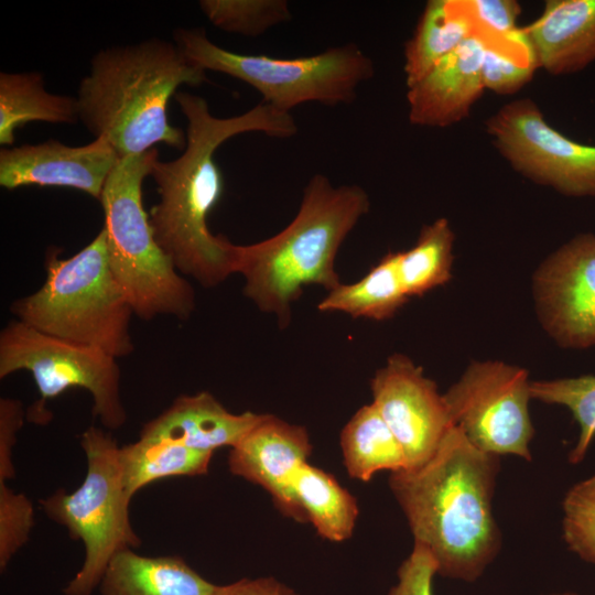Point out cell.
I'll return each instance as SVG.
<instances>
[{
    "label": "cell",
    "mask_w": 595,
    "mask_h": 595,
    "mask_svg": "<svg viewBox=\"0 0 595 595\" xmlns=\"http://www.w3.org/2000/svg\"><path fill=\"white\" fill-rule=\"evenodd\" d=\"M262 416L251 411L232 413L206 391L183 394L143 425L140 439L167 440L214 453L223 446L234 447Z\"/></svg>",
    "instance_id": "17"
},
{
    "label": "cell",
    "mask_w": 595,
    "mask_h": 595,
    "mask_svg": "<svg viewBox=\"0 0 595 595\" xmlns=\"http://www.w3.org/2000/svg\"><path fill=\"white\" fill-rule=\"evenodd\" d=\"M46 278L34 293L11 305L15 320L52 336L100 348L116 358L133 351V310L109 264L107 236H97L74 256L57 249L45 260Z\"/></svg>",
    "instance_id": "5"
},
{
    "label": "cell",
    "mask_w": 595,
    "mask_h": 595,
    "mask_svg": "<svg viewBox=\"0 0 595 595\" xmlns=\"http://www.w3.org/2000/svg\"><path fill=\"white\" fill-rule=\"evenodd\" d=\"M562 507L565 543L581 559L595 564V476L575 484Z\"/></svg>",
    "instance_id": "30"
},
{
    "label": "cell",
    "mask_w": 595,
    "mask_h": 595,
    "mask_svg": "<svg viewBox=\"0 0 595 595\" xmlns=\"http://www.w3.org/2000/svg\"><path fill=\"white\" fill-rule=\"evenodd\" d=\"M173 39L193 65L247 83L259 91L262 102L283 112L305 102L350 104L359 85L375 74L372 61L353 43L311 56L281 58L228 51L213 43L203 28H180Z\"/></svg>",
    "instance_id": "7"
},
{
    "label": "cell",
    "mask_w": 595,
    "mask_h": 595,
    "mask_svg": "<svg viewBox=\"0 0 595 595\" xmlns=\"http://www.w3.org/2000/svg\"><path fill=\"white\" fill-rule=\"evenodd\" d=\"M34 526L32 502L0 482V570L6 571L14 554L26 543Z\"/></svg>",
    "instance_id": "31"
},
{
    "label": "cell",
    "mask_w": 595,
    "mask_h": 595,
    "mask_svg": "<svg viewBox=\"0 0 595 595\" xmlns=\"http://www.w3.org/2000/svg\"><path fill=\"white\" fill-rule=\"evenodd\" d=\"M198 6L216 28L258 36L292 18L285 0H202Z\"/></svg>",
    "instance_id": "29"
},
{
    "label": "cell",
    "mask_w": 595,
    "mask_h": 595,
    "mask_svg": "<svg viewBox=\"0 0 595 595\" xmlns=\"http://www.w3.org/2000/svg\"><path fill=\"white\" fill-rule=\"evenodd\" d=\"M477 36L468 0H430L404 44L407 87L420 82L464 41Z\"/></svg>",
    "instance_id": "20"
},
{
    "label": "cell",
    "mask_w": 595,
    "mask_h": 595,
    "mask_svg": "<svg viewBox=\"0 0 595 595\" xmlns=\"http://www.w3.org/2000/svg\"><path fill=\"white\" fill-rule=\"evenodd\" d=\"M174 42L152 37L98 51L76 97L79 120L119 158L164 143L184 149L186 133L167 121V102L182 85L206 83Z\"/></svg>",
    "instance_id": "3"
},
{
    "label": "cell",
    "mask_w": 595,
    "mask_h": 595,
    "mask_svg": "<svg viewBox=\"0 0 595 595\" xmlns=\"http://www.w3.org/2000/svg\"><path fill=\"white\" fill-rule=\"evenodd\" d=\"M158 159L156 148L120 158L105 183L99 201L108 259L137 316L187 320L195 307L194 290L158 245L142 204L143 181Z\"/></svg>",
    "instance_id": "6"
},
{
    "label": "cell",
    "mask_w": 595,
    "mask_h": 595,
    "mask_svg": "<svg viewBox=\"0 0 595 595\" xmlns=\"http://www.w3.org/2000/svg\"><path fill=\"white\" fill-rule=\"evenodd\" d=\"M174 98L186 118V145L178 158L153 163L150 176L160 199L150 209V224L175 269L214 288L236 273L239 247L208 228V216L224 192L216 150L245 132L291 138L298 126L290 112L262 101L241 115L218 118L201 96L180 91Z\"/></svg>",
    "instance_id": "1"
},
{
    "label": "cell",
    "mask_w": 595,
    "mask_h": 595,
    "mask_svg": "<svg viewBox=\"0 0 595 595\" xmlns=\"http://www.w3.org/2000/svg\"><path fill=\"white\" fill-rule=\"evenodd\" d=\"M19 370L31 372L41 396L29 412L30 421L48 422L46 401L71 388L90 393L93 415L104 428L116 430L127 421L117 358L100 348L52 336L13 320L0 333V378Z\"/></svg>",
    "instance_id": "9"
},
{
    "label": "cell",
    "mask_w": 595,
    "mask_h": 595,
    "mask_svg": "<svg viewBox=\"0 0 595 595\" xmlns=\"http://www.w3.org/2000/svg\"><path fill=\"white\" fill-rule=\"evenodd\" d=\"M534 299L545 331L561 346L595 345V235L582 234L537 270Z\"/></svg>",
    "instance_id": "13"
},
{
    "label": "cell",
    "mask_w": 595,
    "mask_h": 595,
    "mask_svg": "<svg viewBox=\"0 0 595 595\" xmlns=\"http://www.w3.org/2000/svg\"><path fill=\"white\" fill-rule=\"evenodd\" d=\"M303 426L272 414L262 419L230 450V472L264 488L278 508L295 520H305L292 493L291 480L311 454Z\"/></svg>",
    "instance_id": "15"
},
{
    "label": "cell",
    "mask_w": 595,
    "mask_h": 595,
    "mask_svg": "<svg viewBox=\"0 0 595 595\" xmlns=\"http://www.w3.org/2000/svg\"><path fill=\"white\" fill-rule=\"evenodd\" d=\"M484 54L482 39L469 37L409 87L410 122L446 128L466 118L485 89L482 76Z\"/></svg>",
    "instance_id": "16"
},
{
    "label": "cell",
    "mask_w": 595,
    "mask_h": 595,
    "mask_svg": "<svg viewBox=\"0 0 595 595\" xmlns=\"http://www.w3.org/2000/svg\"><path fill=\"white\" fill-rule=\"evenodd\" d=\"M475 20L477 36L484 43L516 35L520 4L515 0H468Z\"/></svg>",
    "instance_id": "32"
},
{
    "label": "cell",
    "mask_w": 595,
    "mask_h": 595,
    "mask_svg": "<svg viewBox=\"0 0 595 595\" xmlns=\"http://www.w3.org/2000/svg\"><path fill=\"white\" fill-rule=\"evenodd\" d=\"M530 392L532 399L570 410L578 424L580 435L569 461L572 464L582 462L595 437V376L531 381Z\"/></svg>",
    "instance_id": "27"
},
{
    "label": "cell",
    "mask_w": 595,
    "mask_h": 595,
    "mask_svg": "<svg viewBox=\"0 0 595 595\" xmlns=\"http://www.w3.org/2000/svg\"><path fill=\"white\" fill-rule=\"evenodd\" d=\"M437 574L436 562L431 552L414 542L410 555L398 569V582L388 595H433V577Z\"/></svg>",
    "instance_id": "33"
},
{
    "label": "cell",
    "mask_w": 595,
    "mask_h": 595,
    "mask_svg": "<svg viewBox=\"0 0 595 595\" xmlns=\"http://www.w3.org/2000/svg\"><path fill=\"white\" fill-rule=\"evenodd\" d=\"M372 404L398 442L408 468L424 464L453 425L443 394L409 357L394 354L370 382Z\"/></svg>",
    "instance_id": "12"
},
{
    "label": "cell",
    "mask_w": 595,
    "mask_h": 595,
    "mask_svg": "<svg viewBox=\"0 0 595 595\" xmlns=\"http://www.w3.org/2000/svg\"><path fill=\"white\" fill-rule=\"evenodd\" d=\"M528 371L498 360L474 361L443 394L453 425L479 450L531 459L534 430Z\"/></svg>",
    "instance_id": "10"
},
{
    "label": "cell",
    "mask_w": 595,
    "mask_h": 595,
    "mask_svg": "<svg viewBox=\"0 0 595 595\" xmlns=\"http://www.w3.org/2000/svg\"><path fill=\"white\" fill-rule=\"evenodd\" d=\"M105 138L80 147L56 140L0 150V185L9 191L26 185L63 186L99 199L119 160Z\"/></svg>",
    "instance_id": "14"
},
{
    "label": "cell",
    "mask_w": 595,
    "mask_h": 595,
    "mask_svg": "<svg viewBox=\"0 0 595 595\" xmlns=\"http://www.w3.org/2000/svg\"><path fill=\"white\" fill-rule=\"evenodd\" d=\"M454 232L446 218L424 225L415 245L399 251L398 269L408 298L421 296L451 280Z\"/></svg>",
    "instance_id": "26"
},
{
    "label": "cell",
    "mask_w": 595,
    "mask_h": 595,
    "mask_svg": "<svg viewBox=\"0 0 595 595\" xmlns=\"http://www.w3.org/2000/svg\"><path fill=\"white\" fill-rule=\"evenodd\" d=\"M522 31L538 67L551 75L573 74L595 62V0H548Z\"/></svg>",
    "instance_id": "18"
},
{
    "label": "cell",
    "mask_w": 595,
    "mask_h": 595,
    "mask_svg": "<svg viewBox=\"0 0 595 595\" xmlns=\"http://www.w3.org/2000/svg\"><path fill=\"white\" fill-rule=\"evenodd\" d=\"M213 453L167 440H143L119 448L123 486L132 496L163 478L199 476L208 472Z\"/></svg>",
    "instance_id": "25"
},
{
    "label": "cell",
    "mask_w": 595,
    "mask_h": 595,
    "mask_svg": "<svg viewBox=\"0 0 595 595\" xmlns=\"http://www.w3.org/2000/svg\"><path fill=\"white\" fill-rule=\"evenodd\" d=\"M87 472L80 486L40 500L43 511L84 544V561L64 595H91L111 559L140 545L129 516L131 497L122 480L119 446L107 431L89 426L80 436Z\"/></svg>",
    "instance_id": "8"
},
{
    "label": "cell",
    "mask_w": 595,
    "mask_h": 595,
    "mask_svg": "<svg viewBox=\"0 0 595 595\" xmlns=\"http://www.w3.org/2000/svg\"><path fill=\"white\" fill-rule=\"evenodd\" d=\"M214 595H299L293 588L273 577L242 578L217 585Z\"/></svg>",
    "instance_id": "34"
},
{
    "label": "cell",
    "mask_w": 595,
    "mask_h": 595,
    "mask_svg": "<svg viewBox=\"0 0 595 595\" xmlns=\"http://www.w3.org/2000/svg\"><path fill=\"white\" fill-rule=\"evenodd\" d=\"M486 130L518 173L567 196H595V145L559 132L530 98L502 106Z\"/></svg>",
    "instance_id": "11"
},
{
    "label": "cell",
    "mask_w": 595,
    "mask_h": 595,
    "mask_svg": "<svg viewBox=\"0 0 595 595\" xmlns=\"http://www.w3.org/2000/svg\"><path fill=\"white\" fill-rule=\"evenodd\" d=\"M340 447L348 475L363 482L380 470L408 468L400 443L372 403L361 407L343 428Z\"/></svg>",
    "instance_id": "23"
},
{
    "label": "cell",
    "mask_w": 595,
    "mask_h": 595,
    "mask_svg": "<svg viewBox=\"0 0 595 595\" xmlns=\"http://www.w3.org/2000/svg\"><path fill=\"white\" fill-rule=\"evenodd\" d=\"M543 595H577L572 592H563V593H551V594H543Z\"/></svg>",
    "instance_id": "35"
},
{
    "label": "cell",
    "mask_w": 595,
    "mask_h": 595,
    "mask_svg": "<svg viewBox=\"0 0 595 595\" xmlns=\"http://www.w3.org/2000/svg\"><path fill=\"white\" fill-rule=\"evenodd\" d=\"M370 207L359 185L335 186L323 174L306 184L298 214L277 235L238 247L236 273L246 282L244 294L260 311L290 323L291 305L303 288L318 284L328 291L340 284L335 258L345 238Z\"/></svg>",
    "instance_id": "4"
},
{
    "label": "cell",
    "mask_w": 595,
    "mask_h": 595,
    "mask_svg": "<svg viewBox=\"0 0 595 595\" xmlns=\"http://www.w3.org/2000/svg\"><path fill=\"white\" fill-rule=\"evenodd\" d=\"M538 64L522 29L506 40L485 43L482 76L485 89L511 95L528 84Z\"/></svg>",
    "instance_id": "28"
},
{
    "label": "cell",
    "mask_w": 595,
    "mask_h": 595,
    "mask_svg": "<svg viewBox=\"0 0 595 595\" xmlns=\"http://www.w3.org/2000/svg\"><path fill=\"white\" fill-rule=\"evenodd\" d=\"M291 488L304 519L313 523L320 536L334 542L350 538L358 506L332 475L306 462L294 473Z\"/></svg>",
    "instance_id": "22"
},
{
    "label": "cell",
    "mask_w": 595,
    "mask_h": 595,
    "mask_svg": "<svg viewBox=\"0 0 595 595\" xmlns=\"http://www.w3.org/2000/svg\"><path fill=\"white\" fill-rule=\"evenodd\" d=\"M216 587L180 556H144L133 549L118 552L99 583L100 595H214Z\"/></svg>",
    "instance_id": "19"
},
{
    "label": "cell",
    "mask_w": 595,
    "mask_h": 595,
    "mask_svg": "<svg viewBox=\"0 0 595 595\" xmlns=\"http://www.w3.org/2000/svg\"><path fill=\"white\" fill-rule=\"evenodd\" d=\"M499 456L452 425L421 466L391 474L389 485L414 542L433 555L437 574L476 582L501 548L493 515Z\"/></svg>",
    "instance_id": "2"
},
{
    "label": "cell",
    "mask_w": 595,
    "mask_h": 595,
    "mask_svg": "<svg viewBox=\"0 0 595 595\" xmlns=\"http://www.w3.org/2000/svg\"><path fill=\"white\" fill-rule=\"evenodd\" d=\"M79 120L76 97L55 95L40 73H0V144L12 145L15 130L30 121L74 123Z\"/></svg>",
    "instance_id": "21"
},
{
    "label": "cell",
    "mask_w": 595,
    "mask_h": 595,
    "mask_svg": "<svg viewBox=\"0 0 595 595\" xmlns=\"http://www.w3.org/2000/svg\"><path fill=\"white\" fill-rule=\"evenodd\" d=\"M399 251L388 252L359 281L340 283L318 303L322 312H343L353 317L383 321L408 301L399 269Z\"/></svg>",
    "instance_id": "24"
}]
</instances>
